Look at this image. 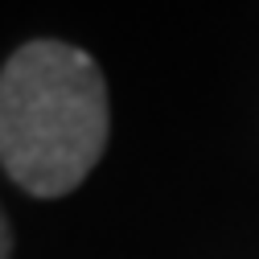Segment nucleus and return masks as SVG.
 Returning a JSON list of instances; mask_svg holds the SVG:
<instances>
[{
	"label": "nucleus",
	"mask_w": 259,
	"mask_h": 259,
	"mask_svg": "<svg viewBox=\"0 0 259 259\" xmlns=\"http://www.w3.org/2000/svg\"><path fill=\"white\" fill-rule=\"evenodd\" d=\"M103 70L66 41H25L0 70V165L33 198L82 185L107 148Z\"/></svg>",
	"instance_id": "1"
},
{
	"label": "nucleus",
	"mask_w": 259,
	"mask_h": 259,
	"mask_svg": "<svg viewBox=\"0 0 259 259\" xmlns=\"http://www.w3.org/2000/svg\"><path fill=\"white\" fill-rule=\"evenodd\" d=\"M9 255H13V231H9L5 210H0V259H9Z\"/></svg>",
	"instance_id": "2"
}]
</instances>
